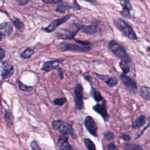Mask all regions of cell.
I'll return each mask as SVG.
<instances>
[{
  "label": "cell",
  "mask_w": 150,
  "mask_h": 150,
  "mask_svg": "<svg viewBox=\"0 0 150 150\" xmlns=\"http://www.w3.org/2000/svg\"><path fill=\"white\" fill-rule=\"evenodd\" d=\"M140 95L145 100H150V87L146 86L141 87Z\"/></svg>",
  "instance_id": "obj_18"
},
{
  "label": "cell",
  "mask_w": 150,
  "mask_h": 150,
  "mask_svg": "<svg viewBox=\"0 0 150 150\" xmlns=\"http://www.w3.org/2000/svg\"><path fill=\"white\" fill-rule=\"evenodd\" d=\"M123 148L124 150H142V148L139 145L131 144H124Z\"/></svg>",
  "instance_id": "obj_20"
},
{
  "label": "cell",
  "mask_w": 150,
  "mask_h": 150,
  "mask_svg": "<svg viewBox=\"0 0 150 150\" xmlns=\"http://www.w3.org/2000/svg\"><path fill=\"white\" fill-rule=\"evenodd\" d=\"M120 66L124 74H127L129 72L130 69L128 64V62L125 60H121L120 63Z\"/></svg>",
  "instance_id": "obj_23"
},
{
  "label": "cell",
  "mask_w": 150,
  "mask_h": 150,
  "mask_svg": "<svg viewBox=\"0 0 150 150\" xmlns=\"http://www.w3.org/2000/svg\"><path fill=\"white\" fill-rule=\"evenodd\" d=\"M53 129L59 131L63 135H73V130L71 125L61 120H55L52 122Z\"/></svg>",
  "instance_id": "obj_3"
},
{
  "label": "cell",
  "mask_w": 150,
  "mask_h": 150,
  "mask_svg": "<svg viewBox=\"0 0 150 150\" xmlns=\"http://www.w3.org/2000/svg\"><path fill=\"white\" fill-rule=\"evenodd\" d=\"M2 39V36H1V35L0 34V40Z\"/></svg>",
  "instance_id": "obj_40"
},
{
  "label": "cell",
  "mask_w": 150,
  "mask_h": 150,
  "mask_svg": "<svg viewBox=\"0 0 150 150\" xmlns=\"http://www.w3.org/2000/svg\"><path fill=\"white\" fill-rule=\"evenodd\" d=\"M30 147L32 148V150H40V148H39L38 143L35 141H32L30 143Z\"/></svg>",
  "instance_id": "obj_31"
},
{
  "label": "cell",
  "mask_w": 150,
  "mask_h": 150,
  "mask_svg": "<svg viewBox=\"0 0 150 150\" xmlns=\"http://www.w3.org/2000/svg\"><path fill=\"white\" fill-rule=\"evenodd\" d=\"M84 142L85 146H86V148L88 150H96V146H95L94 144L90 139L84 138Z\"/></svg>",
  "instance_id": "obj_22"
},
{
  "label": "cell",
  "mask_w": 150,
  "mask_h": 150,
  "mask_svg": "<svg viewBox=\"0 0 150 150\" xmlns=\"http://www.w3.org/2000/svg\"><path fill=\"white\" fill-rule=\"evenodd\" d=\"M120 79L125 86V87L131 92L136 93L138 90L136 81L130 78L125 74H122L120 76Z\"/></svg>",
  "instance_id": "obj_5"
},
{
  "label": "cell",
  "mask_w": 150,
  "mask_h": 150,
  "mask_svg": "<svg viewBox=\"0 0 150 150\" xmlns=\"http://www.w3.org/2000/svg\"><path fill=\"white\" fill-rule=\"evenodd\" d=\"M70 17H71V15H66V16H64L62 18L57 19L56 20H54L47 27L43 28L42 30H43L44 31H45L46 32H48V33L53 32L59 26H60L62 23H63L66 22L67 20H69Z\"/></svg>",
  "instance_id": "obj_7"
},
{
  "label": "cell",
  "mask_w": 150,
  "mask_h": 150,
  "mask_svg": "<svg viewBox=\"0 0 150 150\" xmlns=\"http://www.w3.org/2000/svg\"><path fill=\"white\" fill-rule=\"evenodd\" d=\"M18 85H19V88L22 90V91H30L32 90V87H30V86H28L25 85L24 84L22 83L21 82L19 81L18 82Z\"/></svg>",
  "instance_id": "obj_27"
},
{
  "label": "cell",
  "mask_w": 150,
  "mask_h": 150,
  "mask_svg": "<svg viewBox=\"0 0 150 150\" xmlns=\"http://www.w3.org/2000/svg\"><path fill=\"white\" fill-rule=\"evenodd\" d=\"M108 150H117L116 146L113 144H109L107 145Z\"/></svg>",
  "instance_id": "obj_34"
},
{
  "label": "cell",
  "mask_w": 150,
  "mask_h": 150,
  "mask_svg": "<svg viewBox=\"0 0 150 150\" xmlns=\"http://www.w3.org/2000/svg\"><path fill=\"white\" fill-rule=\"evenodd\" d=\"M1 76L3 79L9 78L14 73L13 66L8 62H3L0 67Z\"/></svg>",
  "instance_id": "obj_6"
},
{
  "label": "cell",
  "mask_w": 150,
  "mask_h": 150,
  "mask_svg": "<svg viewBox=\"0 0 150 150\" xmlns=\"http://www.w3.org/2000/svg\"><path fill=\"white\" fill-rule=\"evenodd\" d=\"M4 118H5V121L6 123L8 125H10L11 124V122H12L11 117V115H10L9 112L8 111H7V110L5 111V115H4Z\"/></svg>",
  "instance_id": "obj_29"
},
{
  "label": "cell",
  "mask_w": 150,
  "mask_h": 150,
  "mask_svg": "<svg viewBox=\"0 0 150 150\" xmlns=\"http://www.w3.org/2000/svg\"><path fill=\"white\" fill-rule=\"evenodd\" d=\"M73 26L77 29L78 30H81V32L86 33H90V34H94L95 33L97 30V26L94 25H80L77 23H74L73 24Z\"/></svg>",
  "instance_id": "obj_11"
},
{
  "label": "cell",
  "mask_w": 150,
  "mask_h": 150,
  "mask_svg": "<svg viewBox=\"0 0 150 150\" xmlns=\"http://www.w3.org/2000/svg\"><path fill=\"white\" fill-rule=\"evenodd\" d=\"M121 5L122 6L123 10H127L130 11L132 9L131 5L128 0H120Z\"/></svg>",
  "instance_id": "obj_25"
},
{
  "label": "cell",
  "mask_w": 150,
  "mask_h": 150,
  "mask_svg": "<svg viewBox=\"0 0 150 150\" xmlns=\"http://www.w3.org/2000/svg\"><path fill=\"white\" fill-rule=\"evenodd\" d=\"M83 88L80 84H76L74 89L76 108L79 110H80L83 108L84 104L83 101Z\"/></svg>",
  "instance_id": "obj_4"
},
{
  "label": "cell",
  "mask_w": 150,
  "mask_h": 150,
  "mask_svg": "<svg viewBox=\"0 0 150 150\" xmlns=\"http://www.w3.org/2000/svg\"><path fill=\"white\" fill-rule=\"evenodd\" d=\"M78 30H70L66 29H60L56 32V36L57 38L61 39H73L77 34Z\"/></svg>",
  "instance_id": "obj_8"
},
{
  "label": "cell",
  "mask_w": 150,
  "mask_h": 150,
  "mask_svg": "<svg viewBox=\"0 0 150 150\" xmlns=\"http://www.w3.org/2000/svg\"><path fill=\"white\" fill-rule=\"evenodd\" d=\"M43 2L45 4H59L62 1V0H42Z\"/></svg>",
  "instance_id": "obj_32"
},
{
  "label": "cell",
  "mask_w": 150,
  "mask_h": 150,
  "mask_svg": "<svg viewBox=\"0 0 150 150\" xmlns=\"http://www.w3.org/2000/svg\"><path fill=\"white\" fill-rule=\"evenodd\" d=\"M114 25L125 36L131 40L137 39V36L132 28L124 20L118 19L114 21Z\"/></svg>",
  "instance_id": "obj_1"
},
{
  "label": "cell",
  "mask_w": 150,
  "mask_h": 150,
  "mask_svg": "<svg viewBox=\"0 0 150 150\" xmlns=\"http://www.w3.org/2000/svg\"><path fill=\"white\" fill-rule=\"evenodd\" d=\"M13 23L16 27V28L21 31H22L24 29V25L23 22L18 18H15L13 20Z\"/></svg>",
  "instance_id": "obj_24"
},
{
  "label": "cell",
  "mask_w": 150,
  "mask_h": 150,
  "mask_svg": "<svg viewBox=\"0 0 150 150\" xmlns=\"http://www.w3.org/2000/svg\"><path fill=\"white\" fill-rule=\"evenodd\" d=\"M31 1L32 0H19L18 4H19V5H25Z\"/></svg>",
  "instance_id": "obj_35"
},
{
  "label": "cell",
  "mask_w": 150,
  "mask_h": 150,
  "mask_svg": "<svg viewBox=\"0 0 150 150\" xmlns=\"http://www.w3.org/2000/svg\"><path fill=\"white\" fill-rule=\"evenodd\" d=\"M146 118L144 115H141L138 117L133 122L132 127L134 128H138L145 124Z\"/></svg>",
  "instance_id": "obj_17"
},
{
  "label": "cell",
  "mask_w": 150,
  "mask_h": 150,
  "mask_svg": "<svg viewBox=\"0 0 150 150\" xmlns=\"http://www.w3.org/2000/svg\"><path fill=\"white\" fill-rule=\"evenodd\" d=\"M59 76H60V79H63V71L62 69H59Z\"/></svg>",
  "instance_id": "obj_38"
},
{
  "label": "cell",
  "mask_w": 150,
  "mask_h": 150,
  "mask_svg": "<svg viewBox=\"0 0 150 150\" xmlns=\"http://www.w3.org/2000/svg\"><path fill=\"white\" fill-rule=\"evenodd\" d=\"M121 138L124 139V141H129L131 140V137L128 135V134H125V133H122L121 134Z\"/></svg>",
  "instance_id": "obj_33"
},
{
  "label": "cell",
  "mask_w": 150,
  "mask_h": 150,
  "mask_svg": "<svg viewBox=\"0 0 150 150\" xmlns=\"http://www.w3.org/2000/svg\"><path fill=\"white\" fill-rule=\"evenodd\" d=\"M93 109L94 111L100 114L105 121H108L109 119V115L107 112L106 106L104 103L97 104L93 107Z\"/></svg>",
  "instance_id": "obj_12"
},
{
  "label": "cell",
  "mask_w": 150,
  "mask_h": 150,
  "mask_svg": "<svg viewBox=\"0 0 150 150\" xmlns=\"http://www.w3.org/2000/svg\"><path fill=\"white\" fill-rule=\"evenodd\" d=\"M77 43L83 45V46H87V45H90V43L88 42H86V41H82V40H76Z\"/></svg>",
  "instance_id": "obj_36"
},
{
  "label": "cell",
  "mask_w": 150,
  "mask_h": 150,
  "mask_svg": "<svg viewBox=\"0 0 150 150\" xmlns=\"http://www.w3.org/2000/svg\"><path fill=\"white\" fill-rule=\"evenodd\" d=\"M90 94L91 95V96L93 97V98L96 101H100L101 100H103V98L101 96V94L100 93V92L97 90L96 88L91 87V92Z\"/></svg>",
  "instance_id": "obj_19"
},
{
  "label": "cell",
  "mask_w": 150,
  "mask_h": 150,
  "mask_svg": "<svg viewBox=\"0 0 150 150\" xmlns=\"http://www.w3.org/2000/svg\"><path fill=\"white\" fill-rule=\"evenodd\" d=\"M62 47L63 50H71L79 52H86L91 49V47L88 46H81L75 44H64Z\"/></svg>",
  "instance_id": "obj_10"
},
{
  "label": "cell",
  "mask_w": 150,
  "mask_h": 150,
  "mask_svg": "<svg viewBox=\"0 0 150 150\" xmlns=\"http://www.w3.org/2000/svg\"><path fill=\"white\" fill-rule=\"evenodd\" d=\"M5 56V52L4 50L0 47V60L2 59Z\"/></svg>",
  "instance_id": "obj_37"
},
{
  "label": "cell",
  "mask_w": 150,
  "mask_h": 150,
  "mask_svg": "<svg viewBox=\"0 0 150 150\" xmlns=\"http://www.w3.org/2000/svg\"><path fill=\"white\" fill-rule=\"evenodd\" d=\"M33 53L34 50L32 49L27 48L21 54V57L23 59H28L30 57Z\"/></svg>",
  "instance_id": "obj_21"
},
{
  "label": "cell",
  "mask_w": 150,
  "mask_h": 150,
  "mask_svg": "<svg viewBox=\"0 0 150 150\" xmlns=\"http://www.w3.org/2000/svg\"><path fill=\"white\" fill-rule=\"evenodd\" d=\"M103 136L106 139H108V140H112L115 138V135L114 134L111 132H110V131H108V132H105L103 134Z\"/></svg>",
  "instance_id": "obj_28"
},
{
  "label": "cell",
  "mask_w": 150,
  "mask_h": 150,
  "mask_svg": "<svg viewBox=\"0 0 150 150\" xmlns=\"http://www.w3.org/2000/svg\"><path fill=\"white\" fill-rule=\"evenodd\" d=\"M109 48L112 53L121 60H125L128 63L131 62L130 57L125 49L115 40H111L109 43Z\"/></svg>",
  "instance_id": "obj_2"
},
{
  "label": "cell",
  "mask_w": 150,
  "mask_h": 150,
  "mask_svg": "<svg viewBox=\"0 0 150 150\" xmlns=\"http://www.w3.org/2000/svg\"><path fill=\"white\" fill-rule=\"evenodd\" d=\"M84 1H86L88 2H92V0H84Z\"/></svg>",
  "instance_id": "obj_39"
},
{
  "label": "cell",
  "mask_w": 150,
  "mask_h": 150,
  "mask_svg": "<svg viewBox=\"0 0 150 150\" xmlns=\"http://www.w3.org/2000/svg\"><path fill=\"white\" fill-rule=\"evenodd\" d=\"M70 8L68 6H64V5H59L56 8V11L59 12H64L66 10L68 9V8Z\"/></svg>",
  "instance_id": "obj_30"
},
{
  "label": "cell",
  "mask_w": 150,
  "mask_h": 150,
  "mask_svg": "<svg viewBox=\"0 0 150 150\" xmlns=\"http://www.w3.org/2000/svg\"><path fill=\"white\" fill-rule=\"evenodd\" d=\"M13 31V27L10 22H5L0 24V34L4 36L10 35Z\"/></svg>",
  "instance_id": "obj_14"
},
{
  "label": "cell",
  "mask_w": 150,
  "mask_h": 150,
  "mask_svg": "<svg viewBox=\"0 0 150 150\" xmlns=\"http://www.w3.org/2000/svg\"><path fill=\"white\" fill-rule=\"evenodd\" d=\"M60 63V60H52V61L46 62L44 63L42 67V70H44L46 72L50 71L53 69L58 68Z\"/></svg>",
  "instance_id": "obj_16"
},
{
  "label": "cell",
  "mask_w": 150,
  "mask_h": 150,
  "mask_svg": "<svg viewBox=\"0 0 150 150\" xmlns=\"http://www.w3.org/2000/svg\"><path fill=\"white\" fill-rule=\"evenodd\" d=\"M58 145L62 150H73L68 142V138L66 136L61 135L58 139Z\"/></svg>",
  "instance_id": "obj_15"
},
{
  "label": "cell",
  "mask_w": 150,
  "mask_h": 150,
  "mask_svg": "<svg viewBox=\"0 0 150 150\" xmlns=\"http://www.w3.org/2000/svg\"><path fill=\"white\" fill-rule=\"evenodd\" d=\"M84 125L90 134L94 137L97 136V126L91 117L87 116L85 118Z\"/></svg>",
  "instance_id": "obj_9"
},
{
  "label": "cell",
  "mask_w": 150,
  "mask_h": 150,
  "mask_svg": "<svg viewBox=\"0 0 150 150\" xmlns=\"http://www.w3.org/2000/svg\"><path fill=\"white\" fill-rule=\"evenodd\" d=\"M96 75L101 80L103 81L109 87H114L116 86L119 81L115 77H111L109 76L100 75L98 74H96Z\"/></svg>",
  "instance_id": "obj_13"
},
{
  "label": "cell",
  "mask_w": 150,
  "mask_h": 150,
  "mask_svg": "<svg viewBox=\"0 0 150 150\" xmlns=\"http://www.w3.org/2000/svg\"><path fill=\"white\" fill-rule=\"evenodd\" d=\"M66 102V99L64 97L57 98L53 100V103L55 105H57L60 106L63 105Z\"/></svg>",
  "instance_id": "obj_26"
}]
</instances>
